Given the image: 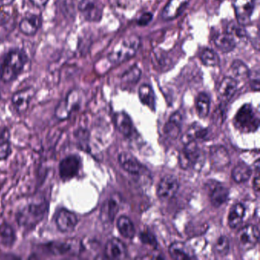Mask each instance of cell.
Returning a JSON list of instances; mask_svg holds the SVG:
<instances>
[{
    "mask_svg": "<svg viewBox=\"0 0 260 260\" xmlns=\"http://www.w3.org/2000/svg\"><path fill=\"white\" fill-rule=\"evenodd\" d=\"M48 203L45 202H32L22 208L16 215V220L24 230L34 229L48 214Z\"/></svg>",
    "mask_w": 260,
    "mask_h": 260,
    "instance_id": "cell-1",
    "label": "cell"
},
{
    "mask_svg": "<svg viewBox=\"0 0 260 260\" xmlns=\"http://www.w3.org/2000/svg\"><path fill=\"white\" fill-rule=\"evenodd\" d=\"M26 54L21 51H12L7 54L0 67V79L4 83L16 80L26 64Z\"/></svg>",
    "mask_w": 260,
    "mask_h": 260,
    "instance_id": "cell-2",
    "label": "cell"
},
{
    "mask_svg": "<svg viewBox=\"0 0 260 260\" xmlns=\"http://www.w3.org/2000/svg\"><path fill=\"white\" fill-rule=\"evenodd\" d=\"M141 45V39L138 36L124 38L114 48L109 55V60L112 63H121L133 57L138 52Z\"/></svg>",
    "mask_w": 260,
    "mask_h": 260,
    "instance_id": "cell-3",
    "label": "cell"
},
{
    "mask_svg": "<svg viewBox=\"0 0 260 260\" xmlns=\"http://www.w3.org/2000/svg\"><path fill=\"white\" fill-rule=\"evenodd\" d=\"M179 165L183 170L192 169L200 171L205 164L204 152L198 147L196 141H190L185 144L179 154Z\"/></svg>",
    "mask_w": 260,
    "mask_h": 260,
    "instance_id": "cell-4",
    "label": "cell"
},
{
    "mask_svg": "<svg viewBox=\"0 0 260 260\" xmlns=\"http://www.w3.org/2000/svg\"><path fill=\"white\" fill-rule=\"evenodd\" d=\"M234 125L243 133L255 132L259 126V118L251 105L245 104L239 109L234 120Z\"/></svg>",
    "mask_w": 260,
    "mask_h": 260,
    "instance_id": "cell-5",
    "label": "cell"
},
{
    "mask_svg": "<svg viewBox=\"0 0 260 260\" xmlns=\"http://www.w3.org/2000/svg\"><path fill=\"white\" fill-rule=\"evenodd\" d=\"M50 255H77L83 249L82 243L76 239L57 240L42 245L40 248Z\"/></svg>",
    "mask_w": 260,
    "mask_h": 260,
    "instance_id": "cell-6",
    "label": "cell"
},
{
    "mask_svg": "<svg viewBox=\"0 0 260 260\" xmlns=\"http://www.w3.org/2000/svg\"><path fill=\"white\" fill-rule=\"evenodd\" d=\"M79 10L88 22H99L103 17V5L100 0H81Z\"/></svg>",
    "mask_w": 260,
    "mask_h": 260,
    "instance_id": "cell-7",
    "label": "cell"
},
{
    "mask_svg": "<svg viewBox=\"0 0 260 260\" xmlns=\"http://www.w3.org/2000/svg\"><path fill=\"white\" fill-rule=\"evenodd\" d=\"M255 5V0H234L236 19L239 25L242 26L249 25Z\"/></svg>",
    "mask_w": 260,
    "mask_h": 260,
    "instance_id": "cell-8",
    "label": "cell"
},
{
    "mask_svg": "<svg viewBox=\"0 0 260 260\" xmlns=\"http://www.w3.org/2000/svg\"><path fill=\"white\" fill-rule=\"evenodd\" d=\"M205 186L208 191L210 202L213 206L216 208L221 206L228 201L229 190L223 184L215 180H208Z\"/></svg>",
    "mask_w": 260,
    "mask_h": 260,
    "instance_id": "cell-9",
    "label": "cell"
},
{
    "mask_svg": "<svg viewBox=\"0 0 260 260\" xmlns=\"http://www.w3.org/2000/svg\"><path fill=\"white\" fill-rule=\"evenodd\" d=\"M259 239V231L255 225H246L237 233V240L240 247L244 250L252 249Z\"/></svg>",
    "mask_w": 260,
    "mask_h": 260,
    "instance_id": "cell-10",
    "label": "cell"
},
{
    "mask_svg": "<svg viewBox=\"0 0 260 260\" xmlns=\"http://www.w3.org/2000/svg\"><path fill=\"white\" fill-rule=\"evenodd\" d=\"M81 160L77 155H71L62 159L59 165V173L63 181L70 180L78 175Z\"/></svg>",
    "mask_w": 260,
    "mask_h": 260,
    "instance_id": "cell-11",
    "label": "cell"
},
{
    "mask_svg": "<svg viewBox=\"0 0 260 260\" xmlns=\"http://www.w3.org/2000/svg\"><path fill=\"white\" fill-rule=\"evenodd\" d=\"M79 92L73 90L69 92L66 98L60 102L55 110V115L60 120L69 118L74 109L79 106Z\"/></svg>",
    "mask_w": 260,
    "mask_h": 260,
    "instance_id": "cell-12",
    "label": "cell"
},
{
    "mask_svg": "<svg viewBox=\"0 0 260 260\" xmlns=\"http://www.w3.org/2000/svg\"><path fill=\"white\" fill-rule=\"evenodd\" d=\"M179 188V182L177 178L173 175H167L162 177L158 185V197L161 199H171L176 196Z\"/></svg>",
    "mask_w": 260,
    "mask_h": 260,
    "instance_id": "cell-13",
    "label": "cell"
},
{
    "mask_svg": "<svg viewBox=\"0 0 260 260\" xmlns=\"http://www.w3.org/2000/svg\"><path fill=\"white\" fill-rule=\"evenodd\" d=\"M55 222L59 231L63 233H68L75 229L78 223V218L72 211L61 208L56 214Z\"/></svg>",
    "mask_w": 260,
    "mask_h": 260,
    "instance_id": "cell-14",
    "label": "cell"
},
{
    "mask_svg": "<svg viewBox=\"0 0 260 260\" xmlns=\"http://www.w3.org/2000/svg\"><path fill=\"white\" fill-rule=\"evenodd\" d=\"M210 160L213 168L222 170L229 166L231 162L228 150L220 145L213 146L210 149Z\"/></svg>",
    "mask_w": 260,
    "mask_h": 260,
    "instance_id": "cell-15",
    "label": "cell"
},
{
    "mask_svg": "<svg viewBox=\"0 0 260 260\" xmlns=\"http://www.w3.org/2000/svg\"><path fill=\"white\" fill-rule=\"evenodd\" d=\"M35 93L36 91L31 87L22 89L14 93L12 98V103L19 113L22 114L26 112Z\"/></svg>",
    "mask_w": 260,
    "mask_h": 260,
    "instance_id": "cell-16",
    "label": "cell"
},
{
    "mask_svg": "<svg viewBox=\"0 0 260 260\" xmlns=\"http://www.w3.org/2000/svg\"><path fill=\"white\" fill-rule=\"evenodd\" d=\"M237 81L231 77H224L217 88V96L223 104H226L236 93Z\"/></svg>",
    "mask_w": 260,
    "mask_h": 260,
    "instance_id": "cell-17",
    "label": "cell"
},
{
    "mask_svg": "<svg viewBox=\"0 0 260 260\" xmlns=\"http://www.w3.org/2000/svg\"><path fill=\"white\" fill-rule=\"evenodd\" d=\"M127 251L124 243L117 238H112L106 243L105 256L109 259H122L126 257Z\"/></svg>",
    "mask_w": 260,
    "mask_h": 260,
    "instance_id": "cell-18",
    "label": "cell"
},
{
    "mask_svg": "<svg viewBox=\"0 0 260 260\" xmlns=\"http://www.w3.org/2000/svg\"><path fill=\"white\" fill-rule=\"evenodd\" d=\"M120 198L113 194L103 204L101 209V217L104 221L112 223L120 208Z\"/></svg>",
    "mask_w": 260,
    "mask_h": 260,
    "instance_id": "cell-19",
    "label": "cell"
},
{
    "mask_svg": "<svg viewBox=\"0 0 260 260\" xmlns=\"http://www.w3.org/2000/svg\"><path fill=\"white\" fill-rule=\"evenodd\" d=\"M118 162L123 169L130 174L138 175L144 170L139 161L130 153L121 152L118 156Z\"/></svg>",
    "mask_w": 260,
    "mask_h": 260,
    "instance_id": "cell-20",
    "label": "cell"
},
{
    "mask_svg": "<svg viewBox=\"0 0 260 260\" xmlns=\"http://www.w3.org/2000/svg\"><path fill=\"white\" fill-rule=\"evenodd\" d=\"M189 0H170L162 10V17L165 20L177 18L188 5Z\"/></svg>",
    "mask_w": 260,
    "mask_h": 260,
    "instance_id": "cell-21",
    "label": "cell"
},
{
    "mask_svg": "<svg viewBox=\"0 0 260 260\" xmlns=\"http://www.w3.org/2000/svg\"><path fill=\"white\" fill-rule=\"evenodd\" d=\"M114 123L118 130L126 138H131L134 134L132 119L125 112H118L114 116Z\"/></svg>",
    "mask_w": 260,
    "mask_h": 260,
    "instance_id": "cell-22",
    "label": "cell"
},
{
    "mask_svg": "<svg viewBox=\"0 0 260 260\" xmlns=\"http://www.w3.org/2000/svg\"><path fill=\"white\" fill-rule=\"evenodd\" d=\"M42 19L39 16L32 15L24 18L19 24V30L25 36H32L36 35L42 26Z\"/></svg>",
    "mask_w": 260,
    "mask_h": 260,
    "instance_id": "cell-23",
    "label": "cell"
},
{
    "mask_svg": "<svg viewBox=\"0 0 260 260\" xmlns=\"http://www.w3.org/2000/svg\"><path fill=\"white\" fill-rule=\"evenodd\" d=\"M182 115L179 112H174L164 126V132L168 138L176 139L182 130Z\"/></svg>",
    "mask_w": 260,
    "mask_h": 260,
    "instance_id": "cell-24",
    "label": "cell"
},
{
    "mask_svg": "<svg viewBox=\"0 0 260 260\" xmlns=\"http://www.w3.org/2000/svg\"><path fill=\"white\" fill-rule=\"evenodd\" d=\"M169 252L174 259H190L194 258L192 252L187 244L182 242H175L169 247Z\"/></svg>",
    "mask_w": 260,
    "mask_h": 260,
    "instance_id": "cell-25",
    "label": "cell"
},
{
    "mask_svg": "<svg viewBox=\"0 0 260 260\" xmlns=\"http://www.w3.org/2000/svg\"><path fill=\"white\" fill-rule=\"evenodd\" d=\"M216 47L223 53L232 51L236 47V39L232 35L226 31L217 35L214 39Z\"/></svg>",
    "mask_w": 260,
    "mask_h": 260,
    "instance_id": "cell-26",
    "label": "cell"
},
{
    "mask_svg": "<svg viewBox=\"0 0 260 260\" xmlns=\"http://www.w3.org/2000/svg\"><path fill=\"white\" fill-rule=\"evenodd\" d=\"M138 95L142 104L147 106L152 111L156 109V96L153 88L149 84H143L140 86Z\"/></svg>",
    "mask_w": 260,
    "mask_h": 260,
    "instance_id": "cell-27",
    "label": "cell"
},
{
    "mask_svg": "<svg viewBox=\"0 0 260 260\" xmlns=\"http://www.w3.org/2000/svg\"><path fill=\"white\" fill-rule=\"evenodd\" d=\"M208 129L204 128L200 124H194L186 131V133L182 137V141L185 144L190 141H196L197 140H205L208 135Z\"/></svg>",
    "mask_w": 260,
    "mask_h": 260,
    "instance_id": "cell-28",
    "label": "cell"
},
{
    "mask_svg": "<svg viewBox=\"0 0 260 260\" xmlns=\"http://www.w3.org/2000/svg\"><path fill=\"white\" fill-rule=\"evenodd\" d=\"M251 175H252V170H251L250 167L243 162H239L233 169L232 173H231L233 179L237 183H242V182L249 180Z\"/></svg>",
    "mask_w": 260,
    "mask_h": 260,
    "instance_id": "cell-29",
    "label": "cell"
},
{
    "mask_svg": "<svg viewBox=\"0 0 260 260\" xmlns=\"http://www.w3.org/2000/svg\"><path fill=\"white\" fill-rule=\"evenodd\" d=\"M245 215V208L242 204L233 205L228 215V224L231 228H236L243 221Z\"/></svg>",
    "mask_w": 260,
    "mask_h": 260,
    "instance_id": "cell-30",
    "label": "cell"
},
{
    "mask_svg": "<svg viewBox=\"0 0 260 260\" xmlns=\"http://www.w3.org/2000/svg\"><path fill=\"white\" fill-rule=\"evenodd\" d=\"M16 240L14 230L8 223H3L0 226V245L6 248H10Z\"/></svg>",
    "mask_w": 260,
    "mask_h": 260,
    "instance_id": "cell-31",
    "label": "cell"
},
{
    "mask_svg": "<svg viewBox=\"0 0 260 260\" xmlns=\"http://www.w3.org/2000/svg\"><path fill=\"white\" fill-rule=\"evenodd\" d=\"M117 226L120 234L125 238L132 239L135 237L136 233L135 225L133 222L126 216H121L118 218Z\"/></svg>",
    "mask_w": 260,
    "mask_h": 260,
    "instance_id": "cell-32",
    "label": "cell"
},
{
    "mask_svg": "<svg viewBox=\"0 0 260 260\" xmlns=\"http://www.w3.org/2000/svg\"><path fill=\"white\" fill-rule=\"evenodd\" d=\"M230 72L232 74L231 77L239 81L240 80L249 78V71L248 67L240 60H236L233 62L230 68Z\"/></svg>",
    "mask_w": 260,
    "mask_h": 260,
    "instance_id": "cell-33",
    "label": "cell"
},
{
    "mask_svg": "<svg viewBox=\"0 0 260 260\" xmlns=\"http://www.w3.org/2000/svg\"><path fill=\"white\" fill-rule=\"evenodd\" d=\"M210 98L208 94L201 92L196 100V111L200 118H204L208 116L210 111Z\"/></svg>",
    "mask_w": 260,
    "mask_h": 260,
    "instance_id": "cell-34",
    "label": "cell"
},
{
    "mask_svg": "<svg viewBox=\"0 0 260 260\" xmlns=\"http://www.w3.org/2000/svg\"><path fill=\"white\" fill-rule=\"evenodd\" d=\"M201 60L206 67H217L220 63L218 54L209 48H205L201 54Z\"/></svg>",
    "mask_w": 260,
    "mask_h": 260,
    "instance_id": "cell-35",
    "label": "cell"
},
{
    "mask_svg": "<svg viewBox=\"0 0 260 260\" xmlns=\"http://www.w3.org/2000/svg\"><path fill=\"white\" fill-rule=\"evenodd\" d=\"M11 153V144L8 132L0 134V160H4Z\"/></svg>",
    "mask_w": 260,
    "mask_h": 260,
    "instance_id": "cell-36",
    "label": "cell"
},
{
    "mask_svg": "<svg viewBox=\"0 0 260 260\" xmlns=\"http://www.w3.org/2000/svg\"><path fill=\"white\" fill-rule=\"evenodd\" d=\"M229 250V240L226 236H220L217 239V242L214 245V251L217 255H220V256H224V255H228Z\"/></svg>",
    "mask_w": 260,
    "mask_h": 260,
    "instance_id": "cell-37",
    "label": "cell"
},
{
    "mask_svg": "<svg viewBox=\"0 0 260 260\" xmlns=\"http://www.w3.org/2000/svg\"><path fill=\"white\" fill-rule=\"evenodd\" d=\"M141 75V72L139 68L133 67L123 75L122 83L126 85L136 84Z\"/></svg>",
    "mask_w": 260,
    "mask_h": 260,
    "instance_id": "cell-38",
    "label": "cell"
},
{
    "mask_svg": "<svg viewBox=\"0 0 260 260\" xmlns=\"http://www.w3.org/2000/svg\"><path fill=\"white\" fill-rule=\"evenodd\" d=\"M243 27L242 25H239L238 23H232L228 26L226 31L232 35L234 39H236L237 38V39H241L246 36V29Z\"/></svg>",
    "mask_w": 260,
    "mask_h": 260,
    "instance_id": "cell-39",
    "label": "cell"
},
{
    "mask_svg": "<svg viewBox=\"0 0 260 260\" xmlns=\"http://www.w3.org/2000/svg\"><path fill=\"white\" fill-rule=\"evenodd\" d=\"M140 240L144 244L148 245V246L153 247V249H157V240H156V237L153 236V234L149 232V231H143L142 233H141Z\"/></svg>",
    "mask_w": 260,
    "mask_h": 260,
    "instance_id": "cell-40",
    "label": "cell"
},
{
    "mask_svg": "<svg viewBox=\"0 0 260 260\" xmlns=\"http://www.w3.org/2000/svg\"><path fill=\"white\" fill-rule=\"evenodd\" d=\"M7 7L0 6V26L6 25L11 18L12 13Z\"/></svg>",
    "mask_w": 260,
    "mask_h": 260,
    "instance_id": "cell-41",
    "label": "cell"
},
{
    "mask_svg": "<svg viewBox=\"0 0 260 260\" xmlns=\"http://www.w3.org/2000/svg\"><path fill=\"white\" fill-rule=\"evenodd\" d=\"M250 80V86L254 91L259 90V74L256 71V74L249 72V78Z\"/></svg>",
    "mask_w": 260,
    "mask_h": 260,
    "instance_id": "cell-42",
    "label": "cell"
},
{
    "mask_svg": "<svg viewBox=\"0 0 260 260\" xmlns=\"http://www.w3.org/2000/svg\"><path fill=\"white\" fill-rule=\"evenodd\" d=\"M152 19H153V15L151 13H144L138 19V24L140 26H145L151 22Z\"/></svg>",
    "mask_w": 260,
    "mask_h": 260,
    "instance_id": "cell-43",
    "label": "cell"
},
{
    "mask_svg": "<svg viewBox=\"0 0 260 260\" xmlns=\"http://www.w3.org/2000/svg\"><path fill=\"white\" fill-rule=\"evenodd\" d=\"M30 2L38 8H43L49 2V0H30Z\"/></svg>",
    "mask_w": 260,
    "mask_h": 260,
    "instance_id": "cell-44",
    "label": "cell"
},
{
    "mask_svg": "<svg viewBox=\"0 0 260 260\" xmlns=\"http://www.w3.org/2000/svg\"><path fill=\"white\" fill-rule=\"evenodd\" d=\"M253 188L254 190H255L256 192L259 191V177H258V175H257V176L254 178Z\"/></svg>",
    "mask_w": 260,
    "mask_h": 260,
    "instance_id": "cell-45",
    "label": "cell"
},
{
    "mask_svg": "<svg viewBox=\"0 0 260 260\" xmlns=\"http://www.w3.org/2000/svg\"><path fill=\"white\" fill-rule=\"evenodd\" d=\"M15 0H0V6L2 7H9L13 4Z\"/></svg>",
    "mask_w": 260,
    "mask_h": 260,
    "instance_id": "cell-46",
    "label": "cell"
}]
</instances>
